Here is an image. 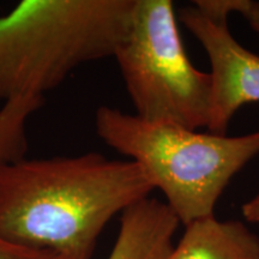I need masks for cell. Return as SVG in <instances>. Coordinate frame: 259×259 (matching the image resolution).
<instances>
[{"instance_id":"1","label":"cell","mask_w":259,"mask_h":259,"mask_svg":"<svg viewBox=\"0 0 259 259\" xmlns=\"http://www.w3.org/2000/svg\"><path fill=\"white\" fill-rule=\"evenodd\" d=\"M154 190L131 160L24 157L0 167V235L59 259H90L108 222Z\"/></svg>"},{"instance_id":"2","label":"cell","mask_w":259,"mask_h":259,"mask_svg":"<svg viewBox=\"0 0 259 259\" xmlns=\"http://www.w3.org/2000/svg\"><path fill=\"white\" fill-rule=\"evenodd\" d=\"M136 0H23L0 16V100L40 96L84 64L114 57Z\"/></svg>"},{"instance_id":"3","label":"cell","mask_w":259,"mask_h":259,"mask_svg":"<svg viewBox=\"0 0 259 259\" xmlns=\"http://www.w3.org/2000/svg\"><path fill=\"white\" fill-rule=\"evenodd\" d=\"M94 122L103 143L144 170L183 226L215 216L231 180L259 155V130L219 136L147 121L109 106L96 109Z\"/></svg>"},{"instance_id":"4","label":"cell","mask_w":259,"mask_h":259,"mask_svg":"<svg viewBox=\"0 0 259 259\" xmlns=\"http://www.w3.org/2000/svg\"><path fill=\"white\" fill-rule=\"evenodd\" d=\"M114 58L136 115L194 131L208 127L211 77L187 57L170 0H136Z\"/></svg>"},{"instance_id":"5","label":"cell","mask_w":259,"mask_h":259,"mask_svg":"<svg viewBox=\"0 0 259 259\" xmlns=\"http://www.w3.org/2000/svg\"><path fill=\"white\" fill-rule=\"evenodd\" d=\"M179 21L205 51L211 71L208 132L226 136L238 109L259 102V56L235 40L227 19L213 18L194 5L179 10Z\"/></svg>"},{"instance_id":"6","label":"cell","mask_w":259,"mask_h":259,"mask_svg":"<svg viewBox=\"0 0 259 259\" xmlns=\"http://www.w3.org/2000/svg\"><path fill=\"white\" fill-rule=\"evenodd\" d=\"M179 225L166 202L139 200L120 213L118 238L107 259H167Z\"/></svg>"},{"instance_id":"7","label":"cell","mask_w":259,"mask_h":259,"mask_svg":"<svg viewBox=\"0 0 259 259\" xmlns=\"http://www.w3.org/2000/svg\"><path fill=\"white\" fill-rule=\"evenodd\" d=\"M167 259H259V235L238 220L189 223Z\"/></svg>"},{"instance_id":"8","label":"cell","mask_w":259,"mask_h":259,"mask_svg":"<svg viewBox=\"0 0 259 259\" xmlns=\"http://www.w3.org/2000/svg\"><path fill=\"white\" fill-rule=\"evenodd\" d=\"M44 105V97L21 96L0 107V167L27 157L29 119Z\"/></svg>"},{"instance_id":"9","label":"cell","mask_w":259,"mask_h":259,"mask_svg":"<svg viewBox=\"0 0 259 259\" xmlns=\"http://www.w3.org/2000/svg\"><path fill=\"white\" fill-rule=\"evenodd\" d=\"M200 9L215 17L228 19V15L240 14L259 34V2L253 0H202Z\"/></svg>"},{"instance_id":"10","label":"cell","mask_w":259,"mask_h":259,"mask_svg":"<svg viewBox=\"0 0 259 259\" xmlns=\"http://www.w3.org/2000/svg\"><path fill=\"white\" fill-rule=\"evenodd\" d=\"M0 259H59L47 251L35 250L0 235Z\"/></svg>"},{"instance_id":"11","label":"cell","mask_w":259,"mask_h":259,"mask_svg":"<svg viewBox=\"0 0 259 259\" xmlns=\"http://www.w3.org/2000/svg\"><path fill=\"white\" fill-rule=\"evenodd\" d=\"M241 213L247 222H259V194L254 196L248 202L242 204Z\"/></svg>"}]
</instances>
